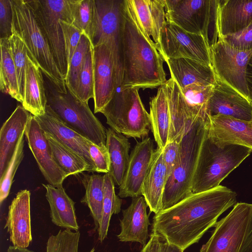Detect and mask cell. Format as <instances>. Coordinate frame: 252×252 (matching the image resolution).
<instances>
[{
	"mask_svg": "<svg viewBox=\"0 0 252 252\" xmlns=\"http://www.w3.org/2000/svg\"><path fill=\"white\" fill-rule=\"evenodd\" d=\"M80 233L71 230H60L57 234L51 235L46 245V252H78ZM93 248L90 252H94Z\"/></svg>",
	"mask_w": 252,
	"mask_h": 252,
	"instance_id": "cell-39",
	"label": "cell"
},
{
	"mask_svg": "<svg viewBox=\"0 0 252 252\" xmlns=\"http://www.w3.org/2000/svg\"><path fill=\"white\" fill-rule=\"evenodd\" d=\"M89 151L95 167V172L108 173L110 171L109 155L105 146H98L91 141L89 143Z\"/></svg>",
	"mask_w": 252,
	"mask_h": 252,
	"instance_id": "cell-43",
	"label": "cell"
},
{
	"mask_svg": "<svg viewBox=\"0 0 252 252\" xmlns=\"http://www.w3.org/2000/svg\"><path fill=\"white\" fill-rule=\"evenodd\" d=\"M236 202V193L221 185L192 193L171 207L155 214L152 232L184 251L197 243L210 228L215 227L218 218Z\"/></svg>",
	"mask_w": 252,
	"mask_h": 252,
	"instance_id": "cell-1",
	"label": "cell"
},
{
	"mask_svg": "<svg viewBox=\"0 0 252 252\" xmlns=\"http://www.w3.org/2000/svg\"><path fill=\"white\" fill-rule=\"evenodd\" d=\"M210 116L252 121V102L229 86L216 80L208 103Z\"/></svg>",
	"mask_w": 252,
	"mask_h": 252,
	"instance_id": "cell-19",
	"label": "cell"
},
{
	"mask_svg": "<svg viewBox=\"0 0 252 252\" xmlns=\"http://www.w3.org/2000/svg\"><path fill=\"white\" fill-rule=\"evenodd\" d=\"M239 145L218 143L208 134L202 143L193 175L192 193L205 191L219 185L251 153Z\"/></svg>",
	"mask_w": 252,
	"mask_h": 252,
	"instance_id": "cell-4",
	"label": "cell"
},
{
	"mask_svg": "<svg viewBox=\"0 0 252 252\" xmlns=\"http://www.w3.org/2000/svg\"><path fill=\"white\" fill-rule=\"evenodd\" d=\"M121 54L123 78L120 91L154 89L166 83L162 56L154 41L143 33L131 18L126 5Z\"/></svg>",
	"mask_w": 252,
	"mask_h": 252,
	"instance_id": "cell-2",
	"label": "cell"
},
{
	"mask_svg": "<svg viewBox=\"0 0 252 252\" xmlns=\"http://www.w3.org/2000/svg\"><path fill=\"white\" fill-rule=\"evenodd\" d=\"M209 120L199 119L183 136L178 163L167 180L161 210L168 209L192 193L191 185Z\"/></svg>",
	"mask_w": 252,
	"mask_h": 252,
	"instance_id": "cell-5",
	"label": "cell"
},
{
	"mask_svg": "<svg viewBox=\"0 0 252 252\" xmlns=\"http://www.w3.org/2000/svg\"><path fill=\"white\" fill-rule=\"evenodd\" d=\"M246 80L252 99V56L251 57L246 71Z\"/></svg>",
	"mask_w": 252,
	"mask_h": 252,
	"instance_id": "cell-48",
	"label": "cell"
},
{
	"mask_svg": "<svg viewBox=\"0 0 252 252\" xmlns=\"http://www.w3.org/2000/svg\"><path fill=\"white\" fill-rule=\"evenodd\" d=\"M94 46L92 43L87 53L80 74L76 96L82 101L88 103L94 98Z\"/></svg>",
	"mask_w": 252,
	"mask_h": 252,
	"instance_id": "cell-38",
	"label": "cell"
},
{
	"mask_svg": "<svg viewBox=\"0 0 252 252\" xmlns=\"http://www.w3.org/2000/svg\"><path fill=\"white\" fill-rule=\"evenodd\" d=\"M43 130L84 159L95 172L89 151L90 140L65 125L48 110L41 116H34Z\"/></svg>",
	"mask_w": 252,
	"mask_h": 252,
	"instance_id": "cell-22",
	"label": "cell"
},
{
	"mask_svg": "<svg viewBox=\"0 0 252 252\" xmlns=\"http://www.w3.org/2000/svg\"><path fill=\"white\" fill-rule=\"evenodd\" d=\"M208 134L218 143L239 145L252 150V121L221 115L210 116Z\"/></svg>",
	"mask_w": 252,
	"mask_h": 252,
	"instance_id": "cell-21",
	"label": "cell"
},
{
	"mask_svg": "<svg viewBox=\"0 0 252 252\" xmlns=\"http://www.w3.org/2000/svg\"><path fill=\"white\" fill-rule=\"evenodd\" d=\"M45 133L55 161L68 176L85 171L93 172L91 166L77 154L58 142L50 134Z\"/></svg>",
	"mask_w": 252,
	"mask_h": 252,
	"instance_id": "cell-33",
	"label": "cell"
},
{
	"mask_svg": "<svg viewBox=\"0 0 252 252\" xmlns=\"http://www.w3.org/2000/svg\"><path fill=\"white\" fill-rule=\"evenodd\" d=\"M252 209V204L237 203L227 215L216 223L211 237L200 252H239Z\"/></svg>",
	"mask_w": 252,
	"mask_h": 252,
	"instance_id": "cell-12",
	"label": "cell"
},
{
	"mask_svg": "<svg viewBox=\"0 0 252 252\" xmlns=\"http://www.w3.org/2000/svg\"><path fill=\"white\" fill-rule=\"evenodd\" d=\"M126 9L143 33L152 36L156 47L161 50V34L165 25L164 0H125Z\"/></svg>",
	"mask_w": 252,
	"mask_h": 252,
	"instance_id": "cell-18",
	"label": "cell"
},
{
	"mask_svg": "<svg viewBox=\"0 0 252 252\" xmlns=\"http://www.w3.org/2000/svg\"><path fill=\"white\" fill-rule=\"evenodd\" d=\"M167 181L163 159V149L157 148L143 182L141 194L150 212L157 214L161 210L163 193Z\"/></svg>",
	"mask_w": 252,
	"mask_h": 252,
	"instance_id": "cell-25",
	"label": "cell"
},
{
	"mask_svg": "<svg viewBox=\"0 0 252 252\" xmlns=\"http://www.w3.org/2000/svg\"><path fill=\"white\" fill-rule=\"evenodd\" d=\"M148 205L143 196L132 198L130 205L123 210L120 220L121 232L117 235L121 242H136L143 247L148 238L150 224L147 213Z\"/></svg>",
	"mask_w": 252,
	"mask_h": 252,
	"instance_id": "cell-23",
	"label": "cell"
},
{
	"mask_svg": "<svg viewBox=\"0 0 252 252\" xmlns=\"http://www.w3.org/2000/svg\"><path fill=\"white\" fill-rule=\"evenodd\" d=\"M85 193L81 200L90 210L95 228L98 231L101 222L104 199V175L85 174L82 179Z\"/></svg>",
	"mask_w": 252,
	"mask_h": 252,
	"instance_id": "cell-31",
	"label": "cell"
},
{
	"mask_svg": "<svg viewBox=\"0 0 252 252\" xmlns=\"http://www.w3.org/2000/svg\"><path fill=\"white\" fill-rule=\"evenodd\" d=\"M105 145L110 158L109 173L114 183L120 186L128 164L130 143L126 137L110 127L106 129Z\"/></svg>",
	"mask_w": 252,
	"mask_h": 252,
	"instance_id": "cell-30",
	"label": "cell"
},
{
	"mask_svg": "<svg viewBox=\"0 0 252 252\" xmlns=\"http://www.w3.org/2000/svg\"><path fill=\"white\" fill-rule=\"evenodd\" d=\"M140 252H184L180 247L170 243L163 236L152 232Z\"/></svg>",
	"mask_w": 252,
	"mask_h": 252,
	"instance_id": "cell-44",
	"label": "cell"
},
{
	"mask_svg": "<svg viewBox=\"0 0 252 252\" xmlns=\"http://www.w3.org/2000/svg\"><path fill=\"white\" fill-rule=\"evenodd\" d=\"M12 22L11 0H0V39H9L12 36Z\"/></svg>",
	"mask_w": 252,
	"mask_h": 252,
	"instance_id": "cell-45",
	"label": "cell"
},
{
	"mask_svg": "<svg viewBox=\"0 0 252 252\" xmlns=\"http://www.w3.org/2000/svg\"><path fill=\"white\" fill-rule=\"evenodd\" d=\"M239 252H252V209L244 238Z\"/></svg>",
	"mask_w": 252,
	"mask_h": 252,
	"instance_id": "cell-47",
	"label": "cell"
},
{
	"mask_svg": "<svg viewBox=\"0 0 252 252\" xmlns=\"http://www.w3.org/2000/svg\"><path fill=\"white\" fill-rule=\"evenodd\" d=\"M221 40L234 48L241 50L252 49V21L237 32L225 35Z\"/></svg>",
	"mask_w": 252,
	"mask_h": 252,
	"instance_id": "cell-42",
	"label": "cell"
},
{
	"mask_svg": "<svg viewBox=\"0 0 252 252\" xmlns=\"http://www.w3.org/2000/svg\"><path fill=\"white\" fill-rule=\"evenodd\" d=\"M95 2L97 23L92 43L94 46L105 44L110 49L114 59L118 89L123 78L121 39L126 11L125 0H95Z\"/></svg>",
	"mask_w": 252,
	"mask_h": 252,
	"instance_id": "cell-9",
	"label": "cell"
},
{
	"mask_svg": "<svg viewBox=\"0 0 252 252\" xmlns=\"http://www.w3.org/2000/svg\"><path fill=\"white\" fill-rule=\"evenodd\" d=\"M180 142L174 140L163 149V159L166 169L167 180L176 166L179 158Z\"/></svg>",
	"mask_w": 252,
	"mask_h": 252,
	"instance_id": "cell-46",
	"label": "cell"
},
{
	"mask_svg": "<svg viewBox=\"0 0 252 252\" xmlns=\"http://www.w3.org/2000/svg\"><path fill=\"white\" fill-rule=\"evenodd\" d=\"M44 83L41 70L30 58L22 105L35 117L43 115L46 113L47 97Z\"/></svg>",
	"mask_w": 252,
	"mask_h": 252,
	"instance_id": "cell-29",
	"label": "cell"
},
{
	"mask_svg": "<svg viewBox=\"0 0 252 252\" xmlns=\"http://www.w3.org/2000/svg\"><path fill=\"white\" fill-rule=\"evenodd\" d=\"M72 23L85 33L92 42L97 23L95 0H75L72 9Z\"/></svg>",
	"mask_w": 252,
	"mask_h": 252,
	"instance_id": "cell-34",
	"label": "cell"
},
{
	"mask_svg": "<svg viewBox=\"0 0 252 252\" xmlns=\"http://www.w3.org/2000/svg\"><path fill=\"white\" fill-rule=\"evenodd\" d=\"M94 113H100L117 90L114 59L105 44L94 46Z\"/></svg>",
	"mask_w": 252,
	"mask_h": 252,
	"instance_id": "cell-15",
	"label": "cell"
},
{
	"mask_svg": "<svg viewBox=\"0 0 252 252\" xmlns=\"http://www.w3.org/2000/svg\"><path fill=\"white\" fill-rule=\"evenodd\" d=\"M252 21V0H215L212 44L242 30Z\"/></svg>",
	"mask_w": 252,
	"mask_h": 252,
	"instance_id": "cell-17",
	"label": "cell"
},
{
	"mask_svg": "<svg viewBox=\"0 0 252 252\" xmlns=\"http://www.w3.org/2000/svg\"><path fill=\"white\" fill-rule=\"evenodd\" d=\"M138 89L116 91L101 111L110 128L127 138H144L151 129L150 114L140 97Z\"/></svg>",
	"mask_w": 252,
	"mask_h": 252,
	"instance_id": "cell-7",
	"label": "cell"
},
{
	"mask_svg": "<svg viewBox=\"0 0 252 252\" xmlns=\"http://www.w3.org/2000/svg\"><path fill=\"white\" fill-rule=\"evenodd\" d=\"M151 129L158 148L163 149L169 142L171 117L165 84L159 87L150 101Z\"/></svg>",
	"mask_w": 252,
	"mask_h": 252,
	"instance_id": "cell-28",
	"label": "cell"
},
{
	"mask_svg": "<svg viewBox=\"0 0 252 252\" xmlns=\"http://www.w3.org/2000/svg\"><path fill=\"white\" fill-rule=\"evenodd\" d=\"M42 185L46 190L52 222L66 229L79 231L75 202L66 193L63 184L57 186L49 184Z\"/></svg>",
	"mask_w": 252,
	"mask_h": 252,
	"instance_id": "cell-27",
	"label": "cell"
},
{
	"mask_svg": "<svg viewBox=\"0 0 252 252\" xmlns=\"http://www.w3.org/2000/svg\"><path fill=\"white\" fill-rule=\"evenodd\" d=\"M166 21L211 41L209 30L214 22L215 0H164Z\"/></svg>",
	"mask_w": 252,
	"mask_h": 252,
	"instance_id": "cell-13",
	"label": "cell"
},
{
	"mask_svg": "<svg viewBox=\"0 0 252 252\" xmlns=\"http://www.w3.org/2000/svg\"><path fill=\"white\" fill-rule=\"evenodd\" d=\"M122 200L115 191V183L109 173L104 175V199L102 215L98 230L99 240L102 242L107 237L110 221L113 214H118L121 209Z\"/></svg>",
	"mask_w": 252,
	"mask_h": 252,
	"instance_id": "cell-35",
	"label": "cell"
},
{
	"mask_svg": "<svg viewBox=\"0 0 252 252\" xmlns=\"http://www.w3.org/2000/svg\"><path fill=\"white\" fill-rule=\"evenodd\" d=\"M171 77L181 90L193 84L214 85L216 78L211 66L187 58L165 59Z\"/></svg>",
	"mask_w": 252,
	"mask_h": 252,
	"instance_id": "cell-26",
	"label": "cell"
},
{
	"mask_svg": "<svg viewBox=\"0 0 252 252\" xmlns=\"http://www.w3.org/2000/svg\"><path fill=\"white\" fill-rule=\"evenodd\" d=\"M75 1L28 0L65 81L68 72V65L60 21L64 19L72 23V9Z\"/></svg>",
	"mask_w": 252,
	"mask_h": 252,
	"instance_id": "cell-8",
	"label": "cell"
},
{
	"mask_svg": "<svg viewBox=\"0 0 252 252\" xmlns=\"http://www.w3.org/2000/svg\"><path fill=\"white\" fill-rule=\"evenodd\" d=\"M32 114L18 105L0 131V178L5 172L19 140L25 133Z\"/></svg>",
	"mask_w": 252,
	"mask_h": 252,
	"instance_id": "cell-24",
	"label": "cell"
},
{
	"mask_svg": "<svg viewBox=\"0 0 252 252\" xmlns=\"http://www.w3.org/2000/svg\"><path fill=\"white\" fill-rule=\"evenodd\" d=\"M25 135L29 147L46 181L55 186L63 184L68 176L55 161L46 133L32 115Z\"/></svg>",
	"mask_w": 252,
	"mask_h": 252,
	"instance_id": "cell-14",
	"label": "cell"
},
{
	"mask_svg": "<svg viewBox=\"0 0 252 252\" xmlns=\"http://www.w3.org/2000/svg\"><path fill=\"white\" fill-rule=\"evenodd\" d=\"M0 39V90L18 101L23 103L19 93L15 64L8 39Z\"/></svg>",
	"mask_w": 252,
	"mask_h": 252,
	"instance_id": "cell-32",
	"label": "cell"
},
{
	"mask_svg": "<svg viewBox=\"0 0 252 252\" xmlns=\"http://www.w3.org/2000/svg\"><path fill=\"white\" fill-rule=\"evenodd\" d=\"M12 32L25 43L31 57L54 88L67 93L65 81L61 74L48 41L28 0H11Z\"/></svg>",
	"mask_w": 252,
	"mask_h": 252,
	"instance_id": "cell-3",
	"label": "cell"
},
{
	"mask_svg": "<svg viewBox=\"0 0 252 252\" xmlns=\"http://www.w3.org/2000/svg\"><path fill=\"white\" fill-rule=\"evenodd\" d=\"M210 54L216 80L229 86L252 102L246 80L252 49L238 50L217 40L211 45Z\"/></svg>",
	"mask_w": 252,
	"mask_h": 252,
	"instance_id": "cell-10",
	"label": "cell"
},
{
	"mask_svg": "<svg viewBox=\"0 0 252 252\" xmlns=\"http://www.w3.org/2000/svg\"><path fill=\"white\" fill-rule=\"evenodd\" d=\"M31 192L19 191L9 206L4 228L10 235L13 246L27 248L32 241L31 230Z\"/></svg>",
	"mask_w": 252,
	"mask_h": 252,
	"instance_id": "cell-20",
	"label": "cell"
},
{
	"mask_svg": "<svg viewBox=\"0 0 252 252\" xmlns=\"http://www.w3.org/2000/svg\"><path fill=\"white\" fill-rule=\"evenodd\" d=\"M92 43L89 37L83 33L71 60L65 83L68 89L75 95L85 58Z\"/></svg>",
	"mask_w": 252,
	"mask_h": 252,
	"instance_id": "cell-37",
	"label": "cell"
},
{
	"mask_svg": "<svg viewBox=\"0 0 252 252\" xmlns=\"http://www.w3.org/2000/svg\"><path fill=\"white\" fill-rule=\"evenodd\" d=\"M8 42L16 68L20 94L23 102L29 61L30 58L34 60L25 43L17 35L13 33L8 39Z\"/></svg>",
	"mask_w": 252,
	"mask_h": 252,
	"instance_id": "cell-36",
	"label": "cell"
},
{
	"mask_svg": "<svg viewBox=\"0 0 252 252\" xmlns=\"http://www.w3.org/2000/svg\"><path fill=\"white\" fill-rule=\"evenodd\" d=\"M155 150L150 137L137 142L131 151L118 196L134 198L140 196L142 187L152 161Z\"/></svg>",
	"mask_w": 252,
	"mask_h": 252,
	"instance_id": "cell-16",
	"label": "cell"
},
{
	"mask_svg": "<svg viewBox=\"0 0 252 252\" xmlns=\"http://www.w3.org/2000/svg\"><path fill=\"white\" fill-rule=\"evenodd\" d=\"M7 252H33L27 248H22L15 247L14 246H10L8 249Z\"/></svg>",
	"mask_w": 252,
	"mask_h": 252,
	"instance_id": "cell-49",
	"label": "cell"
},
{
	"mask_svg": "<svg viewBox=\"0 0 252 252\" xmlns=\"http://www.w3.org/2000/svg\"><path fill=\"white\" fill-rule=\"evenodd\" d=\"M210 46L203 35L189 32L166 21L161 32L159 53L163 60L187 58L211 66Z\"/></svg>",
	"mask_w": 252,
	"mask_h": 252,
	"instance_id": "cell-11",
	"label": "cell"
},
{
	"mask_svg": "<svg viewBox=\"0 0 252 252\" xmlns=\"http://www.w3.org/2000/svg\"><path fill=\"white\" fill-rule=\"evenodd\" d=\"M63 34L68 70L73 55L77 48L83 32L72 23L60 21Z\"/></svg>",
	"mask_w": 252,
	"mask_h": 252,
	"instance_id": "cell-41",
	"label": "cell"
},
{
	"mask_svg": "<svg viewBox=\"0 0 252 252\" xmlns=\"http://www.w3.org/2000/svg\"><path fill=\"white\" fill-rule=\"evenodd\" d=\"M44 84L46 109L65 125L93 143L105 146L106 129L92 112L88 103L80 100L67 87V92L65 94L58 92L47 79Z\"/></svg>",
	"mask_w": 252,
	"mask_h": 252,
	"instance_id": "cell-6",
	"label": "cell"
},
{
	"mask_svg": "<svg viewBox=\"0 0 252 252\" xmlns=\"http://www.w3.org/2000/svg\"><path fill=\"white\" fill-rule=\"evenodd\" d=\"M24 136L20 138L9 164L0 178V204L8 196L16 172L24 158Z\"/></svg>",
	"mask_w": 252,
	"mask_h": 252,
	"instance_id": "cell-40",
	"label": "cell"
}]
</instances>
